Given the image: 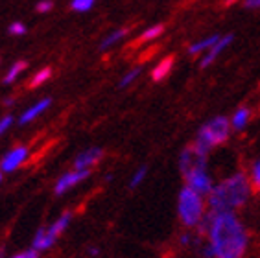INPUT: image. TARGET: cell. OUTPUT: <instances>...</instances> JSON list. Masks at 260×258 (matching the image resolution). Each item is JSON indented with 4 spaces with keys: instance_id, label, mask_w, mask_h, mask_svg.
Returning a JSON list of instances; mask_svg holds the SVG:
<instances>
[{
    "instance_id": "cell-15",
    "label": "cell",
    "mask_w": 260,
    "mask_h": 258,
    "mask_svg": "<svg viewBox=\"0 0 260 258\" xmlns=\"http://www.w3.org/2000/svg\"><path fill=\"white\" fill-rule=\"evenodd\" d=\"M220 37L221 35H210V37H207V39H203V41H200V43H196V45H192L190 48H188V52L190 54H200V52H205V50H209L212 45H216L218 41H220Z\"/></svg>"
},
{
    "instance_id": "cell-3",
    "label": "cell",
    "mask_w": 260,
    "mask_h": 258,
    "mask_svg": "<svg viewBox=\"0 0 260 258\" xmlns=\"http://www.w3.org/2000/svg\"><path fill=\"white\" fill-rule=\"evenodd\" d=\"M229 133H231L229 120L225 116H218V118L210 120L209 124H205L201 127L194 144H198L201 149H205L207 153H209L210 148L223 144L229 139Z\"/></svg>"
},
{
    "instance_id": "cell-6",
    "label": "cell",
    "mask_w": 260,
    "mask_h": 258,
    "mask_svg": "<svg viewBox=\"0 0 260 258\" xmlns=\"http://www.w3.org/2000/svg\"><path fill=\"white\" fill-rule=\"evenodd\" d=\"M205 164H207V151L201 149L198 144H192L188 148H185L179 157V170L185 177H188V175L198 172V170H205Z\"/></svg>"
},
{
    "instance_id": "cell-1",
    "label": "cell",
    "mask_w": 260,
    "mask_h": 258,
    "mask_svg": "<svg viewBox=\"0 0 260 258\" xmlns=\"http://www.w3.org/2000/svg\"><path fill=\"white\" fill-rule=\"evenodd\" d=\"M214 212V210H212ZM214 258H242L247 247L244 225L233 212H214L209 233Z\"/></svg>"
},
{
    "instance_id": "cell-29",
    "label": "cell",
    "mask_w": 260,
    "mask_h": 258,
    "mask_svg": "<svg viewBox=\"0 0 260 258\" xmlns=\"http://www.w3.org/2000/svg\"><path fill=\"white\" fill-rule=\"evenodd\" d=\"M0 181H2V174H0Z\"/></svg>"
},
{
    "instance_id": "cell-24",
    "label": "cell",
    "mask_w": 260,
    "mask_h": 258,
    "mask_svg": "<svg viewBox=\"0 0 260 258\" xmlns=\"http://www.w3.org/2000/svg\"><path fill=\"white\" fill-rule=\"evenodd\" d=\"M253 183H255V186L260 190V159L253 164Z\"/></svg>"
},
{
    "instance_id": "cell-2",
    "label": "cell",
    "mask_w": 260,
    "mask_h": 258,
    "mask_svg": "<svg viewBox=\"0 0 260 258\" xmlns=\"http://www.w3.org/2000/svg\"><path fill=\"white\" fill-rule=\"evenodd\" d=\"M247 198H249L247 179L244 174H235L210 190L209 205L214 212H231L233 209L244 205Z\"/></svg>"
},
{
    "instance_id": "cell-16",
    "label": "cell",
    "mask_w": 260,
    "mask_h": 258,
    "mask_svg": "<svg viewBox=\"0 0 260 258\" xmlns=\"http://www.w3.org/2000/svg\"><path fill=\"white\" fill-rule=\"evenodd\" d=\"M125 35H127V30L125 28H122V30H115L113 34H109L107 37H105L104 41H102V45H100V50H107L111 48L113 45H116L120 39H124Z\"/></svg>"
},
{
    "instance_id": "cell-25",
    "label": "cell",
    "mask_w": 260,
    "mask_h": 258,
    "mask_svg": "<svg viewBox=\"0 0 260 258\" xmlns=\"http://www.w3.org/2000/svg\"><path fill=\"white\" fill-rule=\"evenodd\" d=\"M11 258H39V251L37 249H30V251H22V253L15 254Z\"/></svg>"
},
{
    "instance_id": "cell-18",
    "label": "cell",
    "mask_w": 260,
    "mask_h": 258,
    "mask_svg": "<svg viewBox=\"0 0 260 258\" xmlns=\"http://www.w3.org/2000/svg\"><path fill=\"white\" fill-rule=\"evenodd\" d=\"M165 31V26L162 24H155V26H151V28H148V30L144 31V34L139 37V43H144V41H151V39H155V37H159L160 34Z\"/></svg>"
},
{
    "instance_id": "cell-26",
    "label": "cell",
    "mask_w": 260,
    "mask_h": 258,
    "mask_svg": "<svg viewBox=\"0 0 260 258\" xmlns=\"http://www.w3.org/2000/svg\"><path fill=\"white\" fill-rule=\"evenodd\" d=\"M52 8H54V4H52L50 0H43V2L37 4V11H39V13H48Z\"/></svg>"
},
{
    "instance_id": "cell-7",
    "label": "cell",
    "mask_w": 260,
    "mask_h": 258,
    "mask_svg": "<svg viewBox=\"0 0 260 258\" xmlns=\"http://www.w3.org/2000/svg\"><path fill=\"white\" fill-rule=\"evenodd\" d=\"M90 175L89 170H74V172H69V174L61 175L59 181L55 183V194L61 196V194H65L69 188L76 186L78 183H81L83 179H87Z\"/></svg>"
},
{
    "instance_id": "cell-13",
    "label": "cell",
    "mask_w": 260,
    "mask_h": 258,
    "mask_svg": "<svg viewBox=\"0 0 260 258\" xmlns=\"http://www.w3.org/2000/svg\"><path fill=\"white\" fill-rule=\"evenodd\" d=\"M172 67H174V57H172V55H168V57H165V59L160 61L155 69H153V72H151V78H153V81L165 80L166 76L170 74Z\"/></svg>"
},
{
    "instance_id": "cell-21",
    "label": "cell",
    "mask_w": 260,
    "mask_h": 258,
    "mask_svg": "<svg viewBox=\"0 0 260 258\" xmlns=\"http://www.w3.org/2000/svg\"><path fill=\"white\" fill-rule=\"evenodd\" d=\"M146 174H148V166H142V168L137 170V174L133 175V179L129 181V188H135V186H139V184L142 183V179L146 177Z\"/></svg>"
},
{
    "instance_id": "cell-10",
    "label": "cell",
    "mask_w": 260,
    "mask_h": 258,
    "mask_svg": "<svg viewBox=\"0 0 260 258\" xmlns=\"http://www.w3.org/2000/svg\"><path fill=\"white\" fill-rule=\"evenodd\" d=\"M102 155H104V151L100 148H89L87 151H83V153L76 157L74 170H89L92 164H96L102 159Z\"/></svg>"
},
{
    "instance_id": "cell-12",
    "label": "cell",
    "mask_w": 260,
    "mask_h": 258,
    "mask_svg": "<svg viewBox=\"0 0 260 258\" xmlns=\"http://www.w3.org/2000/svg\"><path fill=\"white\" fill-rule=\"evenodd\" d=\"M50 104H52V100L50 98H45V100H41L39 104H35L31 109H28L26 111L22 116H20V120H19V124H28V122H31V120L35 118V116H39L41 113H45L48 107H50Z\"/></svg>"
},
{
    "instance_id": "cell-8",
    "label": "cell",
    "mask_w": 260,
    "mask_h": 258,
    "mask_svg": "<svg viewBox=\"0 0 260 258\" xmlns=\"http://www.w3.org/2000/svg\"><path fill=\"white\" fill-rule=\"evenodd\" d=\"M186 179V186L192 188L194 192L201 194H210L212 190V181H210L209 174H207V170H198L194 174H190Z\"/></svg>"
},
{
    "instance_id": "cell-9",
    "label": "cell",
    "mask_w": 260,
    "mask_h": 258,
    "mask_svg": "<svg viewBox=\"0 0 260 258\" xmlns=\"http://www.w3.org/2000/svg\"><path fill=\"white\" fill-rule=\"evenodd\" d=\"M26 155H28V149H26L24 146H19V148L11 149V151H8V153L4 155V159L0 163V170H2V172H13V170H17L20 164L24 163Z\"/></svg>"
},
{
    "instance_id": "cell-23",
    "label": "cell",
    "mask_w": 260,
    "mask_h": 258,
    "mask_svg": "<svg viewBox=\"0 0 260 258\" xmlns=\"http://www.w3.org/2000/svg\"><path fill=\"white\" fill-rule=\"evenodd\" d=\"M10 34L11 35H24L26 26L22 24V22H13V24H10Z\"/></svg>"
},
{
    "instance_id": "cell-20",
    "label": "cell",
    "mask_w": 260,
    "mask_h": 258,
    "mask_svg": "<svg viewBox=\"0 0 260 258\" xmlns=\"http://www.w3.org/2000/svg\"><path fill=\"white\" fill-rule=\"evenodd\" d=\"M94 4H96V0H72V2H70V8H72L74 11L83 13V11L92 10V6Z\"/></svg>"
},
{
    "instance_id": "cell-17",
    "label": "cell",
    "mask_w": 260,
    "mask_h": 258,
    "mask_svg": "<svg viewBox=\"0 0 260 258\" xmlns=\"http://www.w3.org/2000/svg\"><path fill=\"white\" fill-rule=\"evenodd\" d=\"M26 67H28V63H26V61H17V63L13 64V67H11V69H10V72H8V74H6V78H4V83H6V85L13 83V80H15L17 76H19L20 72H22V70L26 69Z\"/></svg>"
},
{
    "instance_id": "cell-22",
    "label": "cell",
    "mask_w": 260,
    "mask_h": 258,
    "mask_svg": "<svg viewBox=\"0 0 260 258\" xmlns=\"http://www.w3.org/2000/svg\"><path fill=\"white\" fill-rule=\"evenodd\" d=\"M139 74H140L139 67H137V69H133V70H129V72H127V74H125L124 78L120 80V87H122V89H124V87H127L129 83H133V81L139 78Z\"/></svg>"
},
{
    "instance_id": "cell-14",
    "label": "cell",
    "mask_w": 260,
    "mask_h": 258,
    "mask_svg": "<svg viewBox=\"0 0 260 258\" xmlns=\"http://www.w3.org/2000/svg\"><path fill=\"white\" fill-rule=\"evenodd\" d=\"M249 116H251L249 109H247V107H240V109L233 114L231 124H233V127L235 129H244L245 125H247V122H249Z\"/></svg>"
},
{
    "instance_id": "cell-19",
    "label": "cell",
    "mask_w": 260,
    "mask_h": 258,
    "mask_svg": "<svg viewBox=\"0 0 260 258\" xmlns=\"http://www.w3.org/2000/svg\"><path fill=\"white\" fill-rule=\"evenodd\" d=\"M50 76H52V69H48V67H46V69H43V70H39V72H37V74L34 76V80L30 81V87H31V89L39 87V85L45 83V81L48 80Z\"/></svg>"
},
{
    "instance_id": "cell-27",
    "label": "cell",
    "mask_w": 260,
    "mask_h": 258,
    "mask_svg": "<svg viewBox=\"0 0 260 258\" xmlns=\"http://www.w3.org/2000/svg\"><path fill=\"white\" fill-rule=\"evenodd\" d=\"M11 124H13V116H10V114H8V116H4V118L0 120V135L4 133L6 129L10 127Z\"/></svg>"
},
{
    "instance_id": "cell-11",
    "label": "cell",
    "mask_w": 260,
    "mask_h": 258,
    "mask_svg": "<svg viewBox=\"0 0 260 258\" xmlns=\"http://www.w3.org/2000/svg\"><path fill=\"white\" fill-rule=\"evenodd\" d=\"M231 43H233V35H223V37H220V41H218L216 45L210 46L209 52H207V55L203 57V59H201V63H200L201 69L209 67V64L212 63V61H214L216 57H218V55H220L221 52H223V50H225L227 46L231 45Z\"/></svg>"
},
{
    "instance_id": "cell-5",
    "label": "cell",
    "mask_w": 260,
    "mask_h": 258,
    "mask_svg": "<svg viewBox=\"0 0 260 258\" xmlns=\"http://www.w3.org/2000/svg\"><path fill=\"white\" fill-rule=\"evenodd\" d=\"M69 221H70V212H65L61 218H57V221H55L52 227L39 229L37 234H35L34 243H31L34 249H37V251H46V249H50L55 243V240L59 238V234L65 231V227L69 225Z\"/></svg>"
},
{
    "instance_id": "cell-28",
    "label": "cell",
    "mask_w": 260,
    "mask_h": 258,
    "mask_svg": "<svg viewBox=\"0 0 260 258\" xmlns=\"http://www.w3.org/2000/svg\"><path fill=\"white\" fill-rule=\"evenodd\" d=\"M244 6L245 8H249V10H258L260 0H244Z\"/></svg>"
},
{
    "instance_id": "cell-4",
    "label": "cell",
    "mask_w": 260,
    "mask_h": 258,
    "mask_svg": "<svg viewBox=\"0 0 260 258\" xmlns=\"http://www.w3.org/2000/svg\"><path fill=\"white\" fill-rule=\"evenodd\" d=\"M179 216L186 227H194L203 218V201L192 188H183L179 194Z\"/></svg>"
}]
</instances>
